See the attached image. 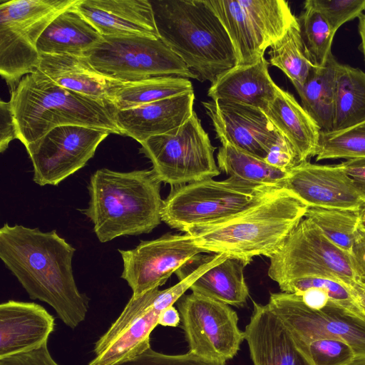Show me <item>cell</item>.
I'll use <instances>...</instances> for the list:
<instances>
[{"instance_id": "31", "label": "cell", "mask_w": 365, "mask_h": 365, "mask_svg": "<svg viewBox=\"0 0 365 365\" xmlns=\"http://www.w3.org/2000/svg\"><path fill=\"white\" fill-rule=\"evenodd\" d=\"M193 91L189 78L175 76L153 77L122 83L112 99L115 110H124Z\"/></svg>"}, {"instance_id": "11", "label": "cell", "mask_w": 365, "mask_h": 365, "mask_svg": "<svg viewBox=\"0 0 365 365\" xmlns=\"http://www.w3.org/2000/svg\"><path fill=\"white\" fill-rule=\"evenodd\" d=\"M83 56L99 73L123 83L165 76L197 79L160 38L103 36Z\"/></svg>"}, {"instance_id": "24", "label": "cell", "mask_w": 365, "mask_h": 365, "mask_svg": "<svg viewBox=\"0 0 365 365\" xmlns=\"http://www.w3.org/2000/svg\"><path fill=\"white\" fill-rule=\"evenodd\" d=\"M37 69L62 88L111 105L123 83L99 73L83 56L41 54Z\"/></svg>"}, {"instance_id": "7", "label": "cell", "mask_w": 365, "mask_h": 365, "mask_svg": "<svg viewBox=\"0 0 365 365\" xmlns=\"http://www.w3.org/2000/svg\"><path fill=\"white\" fill-rule=\"evenodd\" d=\"M279 189L252 187L229 178L171 187L163 200L161 220L171 228L185 232L238 215Z\"/></svg>"}, {"instance_id": "3", "label": "cell", "mask_w": 365, "mask_h": 365, "mask_svg": "<svg viewBox=\"0 0 365 365\" xmlns=\"http://www.w3.org/2000/svg\"><path fill=\"white\" fill-rule=\"evenodd\" d=\"M161 182L153 170H97L88 185V206L81 211L101 242L150 232L162 221Z\"/></svg>"}, {"instance_id": "39", "label": "cell", "mask_w": 365, "mask_h": 365, "mask_svg": "<svg viewBox=\"0 0 365 365\" xmlns=\"http://www.w3.org/2000/svg\"><path fill=\"white\" fill-rule=\"evenodd\" d=\"M212 361L190 352L183 354H165L153 350L151 346L138 355L113 365H226Z\"/></svg>"}, {"instance_id": "28", "label": "cell", "mask_w": 365, "mask_h": 365, "mask_svg": "<svg viewBox=\"0 0 365 365\" xmlns=\"http://www.w3.org/2000/svg\"><path fill=\"white\" fill-rule=\"evenodd\" d=\"M246 265L241 259L227 257L202 273L190 289L228 305L242 307L249 296L243 272Z\"/></svg>"}, {"instance_id": "23", "label": "cell", "mask_w": 365, "mask_h": 365, "mask_svg": "<svg viewBox=\"0 0 365 365\" xmlns=\"http://www.w3.org/2000/svg\"><path fill=\"white\" fill-rule=\"evenodd\" d=\"M268 66L264 57L252 64L237 65L211 84L207 96L212 100L250 106L264 112L274 99L278 87Z\"/></svg>"}, {"instance_id": "17", "label": "cell", "mask_w": 365, "mask_h": 365, "mask_svg": "<svg viewBox=\"0 0 365 365\" xmlns=\"http://www.w3.org/2000/svg\"><path fill=\"white\" fill-rule=\"evenodd\" d=\"M222 145L264 160L284 137L259 108L223 100L202 102Z\"/></svg>"}, {"instance_id": "29", "label": "cell", "mask_w": 365, "mask_h": 365, "mask_svg": "<svg viewBox=\"0 0 365 365\" xmlns=\"http://www.w3.org/2000/svg\"><path fill=\"white\" fill-rule=\"evenodd\" d=\"M217 160L219 169L229 178L255 187L283 188L290 170L274 167L229 145L220 147Z\"/></svg>"}, {"instance_id": "15", "label": "cell", "mask_w": 365, "mask_h": 365, "mask_svg": "<svg viewBox=\"0 0 365 365\" xmlns=\"http://www.w3.org/2000/svg\"><path fill=\"white\" fill-rule=\"evenodd\" d=\"M110 132L81 125L56 127L26 147L40 186L58 185L83 168Z\"/></svg>"}, {"instance_id": "38", "label": "cell", "mask_w": 365, "mask_h": 365, "mask_svg": "<svg viewBox=\"0 0 365 365\" xmlns=\"http://www.w3.org/2000/svg\"><path fill=\"white\" fill-rule=\"evenodd\" d=\"M327 20L334 32L365 11V0H307Z\"/></svg>"}, {"instance_id": "47", "label": "cell", "mask_w": 365, "mask_h": 365, "mask_svg": "<svg viewBox=\"0 0 365 365\" xmlns=\"http://www.w3.org/2000/svg\"><path fill=\"white\" fill-rule=\"evenodd\" d=\"M358 29H359V34L360 38H361L359 48L364 56V59L365 61V11L359 18Z\"/></svg>"}, {"instance_id": "48", "label": "cell", "mask_w": 365, "mask_h": 365, "mask_svg": "<svg viewBox=\"0 0 365 365\" xmlns=\"http://www.w3.org/2000/svg\"><path fill=\"white\" fill-rule=\"evenodd\" d=\"M359 224L365 227V202L358 210Z\"/></svg>"}, {"instance_id": "8", "label": "cell", "mask_w": 365, "mask_h": 365, "mask_svg": "<svg viewBox=\"0 0 365 365\" xmlns=\"http://www.w3.org/2000/svg\"><path fill=\"white\" fill-rule=\"evenodd\" d=\"M78 0H10L0 3V74L11 91L34 72L36 44L49 24Z\"/></svg>"}, {"instance_id": "34", "label": "cell", "mask_w": 365, "mask_h": 365, "mask_svg": "<svg viewBox=\"0 0 365 365\" xmlns=\"http://www.w3.org/2000/svg\"><path fill=\"white\" fill-rule=\"evenodd\" d=\"M305 53L317 67L324 66L332 54L331 46L336 34L324 17L307 1L297 17Z\"/></svg>"}, {"instance_id": "41", "label": "cell", "mask_w": 365, "mask_h": 365, "mask_svg": "<svg viewBox=\"0 0 365 365\" xmlns=\"http://www.w3.org/2000/svg\"><path fill=\"white\" fill-rule=\"evenodd\" d=\"M0 365H58L52 358L47 344L30 351L0 359Z\"/></svg>"}, {"instance_id": "12", "label": "cell", "mask_w": 365, "mask_h": 365, "mask_svg": "<svg viewBox=\"0 0 365 365\" xmlns=\"http://www.w3.org/2000/svg\"><path fill=\"white\" fill-rule=\"evenodd\" d=\"M232 43L237 65L254 63L297 19L284 0H207Z\"/></svg>"}, {"instance_id": "19", "label": "cell", "mask_w": 365, "mask_h": 365, "mask_svg": "<svg viewBox=\"0 0 365 365\" xmlns=\"http://www.w3.org/2000/svg\"><path fill=\"white\" fill-rule=\"evenodd\" d=\"M76 9L105 36L160 38L148 0H78Z\"/></svg>"}, {"instance_id": "27", "label": "cell", "mask_w": 365, "mask_h": 365, "mask_svg": "<svg viewBox=\"0 0 365 365\" xmlns=\"http://www.w3.org/2000/svg\"><path fill=\"white\" fill-rule=\"evenodd\" d=\"M338 63L331 54L324 66L312 68L303 86L296 90L302 106L323 132L333 130Z\"/></svg>"}, {"instance_id": "18", "label": "cell", "mask_w": 365, "mask_h": 365, "mask_svg": "<svg viewBox=\"0 0 365 365\" xmlns=\"http://www.w3.org/2000/svg\"><path fill=\"white\" fill-rule=\"evenodd\" d=\"M283 188L309 207L359 210L365 202L340 164L302 162L289 170Z\"/></svg>"}, {"instance_id": "4", "label": "cell", "mask_w": 365, "mask_h": 365, "mask_svg": "<svg viewBox=\"0 0 365 365\" xmlns=\"http://www.w3.org/2000/svg\"><path fill=\"white\" fill-rule=\"evenodd\" d=\"M160 39L201 82L211 84L237 64L221 21L202 0L150 1Z\"/></svg>"}, {"instance_id": "40", "label": "cell", "mask_w": 365, "mask_h": 365, "mask_svg": "<svg viewBox=\"0 0 365 365\" xmlns=\"http://www.w3.org/2000/svg\"><path fill=\"white\" fill-rule=\"evenodd\" d=\"M264 160L274 167L287 170L300 163L294 149L285 138L273 146Z\"/></svg>"}, {"instance_id": "1", "label": "cell", "mask_w": 365, "mask_h": 365, "mask_svg": "<svg viewBox=\"0 0 365 365\" xmlns=\"http://www.w3.org/2000/svg\"><path fill=\"white\" fill-rule=\"evenodd\" d=\"M75 251L55 230L43 232L8 223L0 229V258L5 266L30 299L47 303L73 329L85 320L90 301L76 284Z\"/></svg>"}, {"instance_id": "13", "label": "cell", "mask_w": 365, "mask_h": 365, "mask_svg": "<svg viewBox=\"0 0 365 365\" xmlns=\"http://www.w3.org/2000/svg\"><path fill=\"white\" fill-rule=\"evenodd\" d=\"M178 307L189 352L207 360L226 363L240 350L245 333L228 304L192 292Z\"/></svg>"}, {"instance_id": "42", "label": "cell", "mask_w": 365, "mask_h": 365, "mask_svg": "<svg viewBox=\"0 0 365 365\" xmlns=\"http://www.w3.org/2000/svg\"><path fill=\"white\" fill-rule=\"evenodd\" d=\"M0 151L4 153L9 143L18 139V132L11 103L0 101Z\"/></svg>"}, {"instance_id": "30", "label": "cell", "mask_w": 365, "mask_h": 365, "mask_svg": "<svg viewBox=\"0 0 365 365\" xmlns=\"http://www.w3.org/2000/svg\"><path fill=\"white\" fill-rule=\"evenodd\" d=\"M365 120V72L338 63L333 130L349 128Z\"/></svg>"}, {"instance_id": "33", "label": "cell", "mask_w": 365, "mask_h": 365, "mask_svg": "<svg viewBox=\"0 0 365 365\" xmlns=\"http://www.w3.org/2000/svg\"><path fill=\"white\" fill-rule=\"evenodd\" d=\"M304 217L312 220L329 241L351 255L359 225L358 210L309 207Z\"/></svg>"}, {"instance_id": "44", "label": "cell", "mask_w": 365, "mask_h": 365, "mask_svg": "<svg viewBox=\"0 0 365 365\" xmlns=\"http://www.w3.org/2000/svg\"><path fill=\"white\" fill-rule=\"evenodd\" d=\"M351 255L356 262L360 283L365 284V227L359 225L355 245Z\"/></svg>"}, {"instance_id": "35", "label": "cell", "mask_w": 365, "mask_h": 365, "mask_svg": "<svg viewBox=\"0 0 365 365\" xmlns=\"http://www.w3.org/2000/svg\"><path fill=\"white\" fill-rule=\"evenodd\" d=\"M316 160L365 157V120L346 129L321 131Z\"/></svg>"}, {"instance_id": "9", "label": "cell", "mask_w": 365, "mask_h": 365, "mask_svg": "<svg viewBox=\"0 0 365 365\" xmlns=\"http://www.w3.org/2000/svg\"><path fill=\"white\" fill-rule=\"evenodd\" d=\"M268 275L278 284L309 277L331 278L349 287L360 283L353 256L329 241L305 217L270 258Z\"/></svg>"}, {"instance_id": "14", "label": "cell", "mask_w": 365, "mask_h": 365, "mask_svg": "<svg viewBox=\"0 0 365 365\" xmlns=\"http://www.w3.org/2000/svg\"><path fill=\"white\" fill-rule=\"evenodd\" d=\"M292 339L332 338L349 344L356 359L365 358V322L329 302L314 309L298 294L272 293L267 303Z\"/></svg>"}, {"instance_id": "6", "label": "cell", "mask_w": 365, "mask_h": 365, "mask_svg": "<svg viewBox=\"0 0 365 365\" xmlns=\"http://www.w3.org/2000/svg\"><path fill=\"white\" fill-rule=\"evenodd\" d=\"M226 257L225 254L209 255L193 273L175 285L163 290L155 288L138 297L132 296L118 317L95 343L94 357L88 365H113L150 347V336L158 325L161 312L173 305L202 273Z\"/></svg>"}, {"instance_id": "45", "label": "cell", "mask_w": 365, "mask_h": 365, "mask_svg": "<svg viewBox=\"0 0 365 365\" xmlns=\"http://www.w3.org/2000/svg\"><path fill=\"white\" fill-rule=\"evenodd\" d=\"M180 322L178 311L173 305L163 309L158 318V324L163 327H177Z\"/></svg>"}, {"instance_id": "5", "label": "cell", "mask_w": 365, "mask_h": 365, "mask_svg": "<svg viewBox=\"0 0 365 365\" xmlns=\"http://www.w3.org/2000/svg\"><path fill=\"white\" fill-rule=\"evenodd\" d=\"M18 139L25 147L51 130L81 125L122 135L111 104L61 87L39 70L24 76L11 91Z\"/></svg>"}, {"instance_id": "46", "label": "cell", "mask_w": 365, "mask_h": 365, "mask_svg": "<svg viewBox=\"0 0 365 365\" xmlns=\"http://www.w3.org/2000/svg\"><path fill=\"white\" fill-rule=\"evenodd\" d=\"M360 304L365 309V284H356L352 287H348Z\"/></svg>"}, {"instance_id": "21", "label": "cell", "mask_w": 365, "mask_h": 365, "mask_svg": "<svg viewBox=\"0 0 365 365\" xmlns=\"http://www.w3.org/2000/svg\"><path fill=\"white\" fill-rule=\"evenodd\" d=\"M195 94L189 91L132 108L115 110L122 133L141 143L182 125L193 113Z\"/></svg>"}, {"instance_id": "49", "label": "cell", "mask_w": 365, "mask_h": 365, "mask_svg": "<svg viewBox=\"0 0 365 365\" xmlns=\"http://www.w3.org/2000/svg\"><path fill=\"white\" fill-rule=\"evenodd\" d=\"M346 365H365V358L364 359H355L351 362Z\"/></svg>"}, {"instance_id": "43", "label": "cell", "mask_w": 365, "mask_h": 365, "mask_svg": "<svg viewBox=\"0 0 365 365\" xmlns=\"http://www.w3.org/2000/svg\"><path fill=\"white\" fill-rule=\"evenodd\" d=\"M340 165L365 201V157L348 159Z\"/></svg>"}, {"instance_id": "36", "label": "cell", "mask_w": 365, "mask_h": 365, "mask_svg": "<svg viewBox=\"0 0 365 365\" xmlns=\"http://www.w3.org/2000/svg\"><path fill=\"white\" fill-rule=\"evenodd\" d=\"M282 292L299 294L309 288L323 289L331 302L365 322V309L350 289L341 282L327 277L293 279L279 284Z\"/></svg>"}, {"instance_id": "32", "label": "cell", "mask_w": 365, "mask_h": 365, "mask_svg": "<svg viewBox=\"0 0 365 365\" xmlns=\"http://www.w3.org/2000/svg\"><path fill=\"white\" fill-rule=\"evenodd\" d=\"M269 48V64L280 69L296 90L301 88L314 65L305 53L297 17L286 33Z\"/></svg>"}, {"instance_id": "37", "label": "cell", "mask_w": 365, "mask_h": 365, "mask_svg": "<svg viewBox=\"0 0 365 365\" xmlns=\"http://www.w3.org/2000/svg\"><path fill=\"white\" fill-rule=\"evenodd\" d=\"M292 340L309 365H346L356 359L351 346L340 339L312 338Z\"/></svg>"}, {"instance_id": "22", "label": "cell", "mask_w": 365, "mask_h": 365, "mask_svg": "<svg viewBox=\"0 0 365 365\" xmlns=\"http://www.w3.org/2000/svg\"><path fill=\"white\" fill-rule=\"evenodd\" d=\"M244 333L253 365H309L267 304L254 302Z\"/></svg>"}, {"instance_id": "16", "label": "cell", "mask_w": 365, "mask_h": 365, "mask_svg": "<svg viewBox=\"0 0 365 365\" xmlns=\"http://www.w3.org/2000/svg\"><path fill=\"white\" fill-rule=\"evenodd\" d=\"M118 252L123 263L120 277L131 288L133 297L162 286L191 258L205 252L187 232L168 233L155 240L141 241L134 249Z\"/></svg>"}, {"instance_id": "20", "label": "cell", "mask_w": 365, "mask_h": 365, "mask_svg": "<svg viewBox=\"0 0 365 365\" xmlns=\"http://www.w3.org/2000/svg\"><path fill=\"white\" fill-rule=\"evenodd\" d=\"M54 317L34 302L9 300L0 305V359L47 344Z\"/></svg>"}, {"instance_id": "10", "label": "cell", "mask_w": 365, "mask_h": 365, "mask_svg": "<svg viewBox=\"0 0 365 365\" xmlns=\"http://www.w3.org/2000/svg\"><path fill=\"white\" fill-rule=\"evenodd\" d=\"M140 145V153L152 163L156 178L171 187L220 174L214 158L215 148L195 111L180 126Z\"/></svg>"}, {"instance_id": "2", "label": "cell", "mask_w": 365, "mask_h": 365, "mask_svg": "<svg viewBox=\"0 0 365 365\" xmlns=\"http://www.w3.org/2000/svg\"><path fill=\"white\" fill-rule=\"evenodd\" d=\"M308 208L294 194L282 188L238 215L185 232L205 252L225 254L249 264L254 257L274 255Z\"/></svg>"}, {"instance_id": "26", "label": "cell", "mask_w": 365, "mask_h": 365, "mask_svg": "<svg viewBox=\"0 0 365 365\" xmlns=\"http://www.w3.org/2000/svg\"><path fill=\"white\" fill-rule=\"evenodd\" d=\"M75 4L57 16L42 33L36 44L40 55L83 56L101 41L103 36Z\"/></svg>"}, {"instance_id": "25", "label": "cell", "mask_w": 365, "mask_h": 365, "mask_svg": "<svg viewBox=\"0 0 365 365\" xmlns=\"http://www.w3.org/2000/svg\"><path fill=\"white\" fill-rule=\"evenodd\" d=\"M264 113L292 145L300 163L314 156L321 129L292 94L278 86Z\"/></svg>"}]
</instances>
